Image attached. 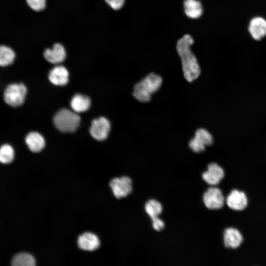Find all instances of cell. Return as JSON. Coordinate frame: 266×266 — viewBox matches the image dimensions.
<instances>
[{"label":"cell","instance_id":"cell-1","mask_svg":"<svg viewBox=\"0 0 266 266\" xmlns=\"http://www.w3.org/2000/svg\"><path fill=\"white\" fill-rule=\"evenodd\" d=\"M194 42L192 36L186 34L178 40L176 46L181 60L184 76L189 82L197 79L201 72L197 59L190 48Z\"/></svg>","mask_w":266,"mask_h":266},{"label":"cell","instance_id":"cell-15","mask_svg":"<svg viewBox=\"0 0 266 266\" xmlns=\"http://www.w3.org/2000/svg\"><path fill=\"white\" fill-rule=\"evenodd\" d=\"M69 73L67 69L63 66H57L49 72L50 81L57 86L66 85L68 81Z\"/></svg>","mask_w":266,"mask_h":266},{"label":"cell","instance_id":"cell-8","mask_svg":"<svg viewBox=\"0 0 266 266\" xmlns=\"http://www.w3.org/2000/svg\"><path fill=\"white\" fill-rule=\"evenodd\" d=\"M244 241L243 235L238 228L229 227L226 228L223 233L224 246L233 250L238 249Z\"/></svg>","mask_w":266,"mask_h":266},{"label":"cell","instance_id":"cell-20","mask_svg":"<svg viewBox=\"0 0 266 266\" xmlns=\"http://www.w3.org/2000/svg\"><path fill=\"white\" fill-rule=\"evenodd\" d=\"M15 156V150L11 144L3 143L0 145V164H10L14 162Z\"/></svg>","mask_w":266,"mask_h":266},{"label":"cell","instance_id":"cell-17","mask_svg":"<svg viewBox=\"0 0 266 266\" xmlns=\"http://www.w3.org/2000/svg\"><path fill=\"white\" fill-rule=\"evenodd\" d=\"M183 5L185 13L190 18L197 19L202 14V6L199 0H184Z\"/></svg>","mask_w":266,"mask_h":266},{"label":"cell","instance_id":"cell-18","mask_svg":"<svg viewBox=\"0 0 266 266\" xmlns=\"http://www.w3.org/2000/svg\"><path fill=\"white\" fill-rule=\"evenodd\" d=\"M16 59V54L10 47L0 45V67H7L12 65Z\"/></svg>","mask_w":266,"mask_h":266},{"label":"cell","instance_id":"cell-23","mask_svg":"<svg viewBox=\"0 0 266 266\" xmlns=\"http://www.w3.org/2000/svg\"><path fill=\"white\" fill-rule=\"evenodd\" d=\"M28 5L33 10L40 11L46 6V0H26Z\"/></svg>","mask_w":266,"mask_h":266},{"label":"cell","instance_id":"cell-13","mask_svg":"<svg viewBox=\"0 0 266 266\" xmlns=\"http://www.w3.org/2000/svg\"><path fill=\"white\" fill-rule=\"evenodd\" d=\"M248 31L253 39L260 40L266 36V20L261 17H255L249 22Z\"/></svg>","mask_w":266,"mask_h":266},{"label":"cell","instance_id":"cell-4","mask_svg":"<svg viewBox=\"0 0 266 266\" xmlns=\"http://www.w3.org/2000/svg\"><path fill=\"white\" fill-rule=\"evenodd\" d=\"M53 122L60 131L64 133H73L79 126L80 118L74 111L66 108L58 111L54 115Z\"/></svg>","mask_w":266,"mask_h":266},{"label":"cell","instance_id":"cell-12","mask_svg":"<svg viewBox=\"0 0 266 266\" xmlns=\"http://www.w3.org/2000/svg\"><path fill=\"white\" fill-rule=\"evenodd\" d=\"M24 141L29 150L33 153L40 152L45 145V139L43 136L35 131L28 133L25 136Z\"/></svg>","mask_w":266,"mask_h":266},{"label":"cell","instance_id":"cell-9","mask_svg":"<svg viewBox=\"0 0 266 266\" xmlns=\"http://www.w3.org/2000/svg\"><path fill=\"white\" fill-rule=\"evenodd\" d=\"M109 185L114 196L118 199L127 197L132 191V181L128 176L113 178Z\"/></svg>","mask_w":266,"mask_h":266},{"label":"cell","instance_id":"cell-19","mask_svg":"<svg viewBox=\"0 0 266 266\" xmlns=\"http://www.w3.org/2000/svg\"><path fill=\"white\" fill-rule=\"evenodd\" d=\"M91 105L90 98L81 94H76L73 97L70 101V106L76 113L85 112L89 109Z\"/></svg>","mask_w":266,"mask_h":266},{"label":"cell","instance_id":"cell-24","mask_svg":"<svg viewBox=\"0 0 266 266\" xmlns=\"http://www.w3.org/2000/svg\"><path fill=\"white\" fill-rule=\"evenodd\" d=\"M108 5L114 10L121 9L125 2V0H105Z\"/></svg>","mask_w":266,"mask_h":266},{"label":"cell","instance_id":"cell-2","mask_svg":"<svg viewBox=\"0 0 266 266\" xmlns=\"http://www.w3.org/2000/svg\"><path fill=\"white\" fill-rule=\"evenodd\" d=\"M162 82L159 75L150 73L134 86L133 96L140 102H148L151 95L160 89Z\"/></svg>","mask_w":266,"mask_h":266},{"label":"cell","instance_id":"cell-22","mask_svg":"<svg viewBox=\"0 0 266 266\" xmlns=\"http://www.w3.org/2000/svg\"><path fill=\"white\" fill-rule=\"evenodd\" d=\"M144 208L151 219L158 217L163 211L161 203L157 200L151 199L145 203Z\"/></svg>","mask_w":266,"mask_h":266},{"label":"cell","instance_id":"cell-5","mask_svg":"<svg viewBox=\"0 0 266 266\" xmlns=\"http://www.w3.org/2000/svg\"><path fill=\"white\" fill-rule=\"evenodd\" d=\"M225 202L234 212H242L248 207L249 199L246 193L237 188L232 189L228 194Z\"/></svg>","mask_w":266,"mask_h":266},{"label":"cell","instance_id":"cell-21","mask_svg":"<svg viewBox=\"0 0 266 266\" xmlns=\"http://www.w3.org/2000/svg\"><path fill=\"white\" fill-rule=\"evenodd\" d=\"M12 265L14 266H33L35 265V261L31 254L21 253L14 256Z\"/></svg>","mask_w":266,"mask_h":266},{"label":"cell","instance_id":"cell-6","mask_svg":"<svg viewBox=\"0 0 266 266\" xmlns=\"http://www.w3.org/2000/svg\"><path fill=\"white\" fill-rule=\"evenodd\" d=\"M226 199L222 190L218 187L212 186L203 194L204 205L210 210H219L224 205Z\"/></svg>","mask_w":266,"mask_h":266},{"label":"cell","instance_id":"cell-25","mask_svg":"<svg viewBox=\"0 0 266 266\" xmlns=\"http://www.w3.org/2000/svg\"><path fill=\"white\" fill-rule=\"evenodd\" d=\"M152 221V227L154 230L160 231L163 230L165 227L164 221L158 217L151 219Z\"/></svg>","mask_w":266,"mask_h":266},{"label":"cell","instance_id":"cell-11","mask_svg":"<svg viewBox=\"0 0 266 266\" xmlns=\"http://www.w3.org/2000/svg\"><path fill=\"white\" fill-rule=\"evenodd\" d=\"M225 175L224 169L217 163H212L208 165L207 170L202 174V178L208 184L215 186L221 182Z\"/></svg>","mask_w":266,"mask_h":266},{"label":"cell","instance_id":"cell-10","mask_svg":"<svg viewBox=\"0 0 266 266\" xmlns=\"http://www.w3.org/2000/svg\"><path fill=\"white\" fill-rule=\"evenodd\" d=\"M110 129V123L103 117L92 121L90 129L92 136L99 141L105 140L108 136Z\"/></svg>","mask_w":266,"mask_h":266},{"label":"cell","instance_id":"cell-7","mask_svg":"<svg viewBox=\"0 0 266 266\" xmlns=\"http://www.w3.org/2000/svg\"><path fill=\"white\" fill-rule=\"evenodd\" d=\"M213 141L212 135L205 129L200 128L197 130L195 137L190 140L189 146L195 153H200L204 151L206 146L212 144Z\"/></svg>","mask_w":266,"mask_h":266},{"label":"cell","instance_id":"cell-14","mask_svg":"<svg viewBox=\"0 0 266 266\" xmlns=\"http://www.w3.org/2000/svg\"><path fill=\"white\" fill-rule=\"evenodd\" d=\"M43 55L44 58L49 63L58 64L65 60L66 57V52L64 47L61 44L56 43L52 48L45 49Z\"/></svg>","mask_w":266,"mask_h":266},{"label":"cell","instance_id":"cell-16","mask_svg":"<svg viewBox=\"0 0 266 266\" xmlns=\"http://www.w3.org/2000/svg\"><path fill=\"white\" fill-rule=\"evenodd\" d=\"M78 245L82 250L94 251L99 247L100 242L96 234L87 232L79 236L78 239Z\"/></svg>","mask_w":266,"mask_h":266},{"label":"cell","instance_id":"cell-3","mask_svg":"<svg viewBox=\"0 0 266 266\" xmlns=\"http://www.w3.org/2000/svg\"><path fill=\"white\" fill-rule=\"evenodd\" d=\"M28 89L23 82L8 84L3 92V99L6 104L12 107H19L25 102Z\"/></svg>","mask_w":266,"mask_h":266}]
</instances>
